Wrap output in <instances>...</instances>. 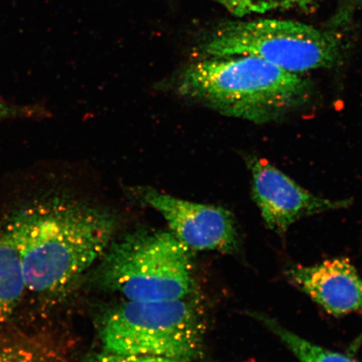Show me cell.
Returning <instances> with one entry per match:
<instances>
[{
  "label": "cell",
  "instance_id": "cell-1",
  "mask_svg": "<svg viewBox=\"0 0 362 362\" xmlns=\"http://www.w3.org/2000/svg\"><path fill=\"white\" fill-rule=\"evenodd\" d=\"M115 224L100 208L54 197L13 214L1 229L19 257L26 292L45 296L66 288L105 255Z\"/></svg>",
  "mask_w": 362,
  "mask_h": 362
},
{
  "label": "cell",
  "instance_id": "cell-2",
  "mask_svg": "<svg viewBox=\"0 0 362 362\" xmlns=\"http://www.w3.org/2000/svg\"><path fill=\"white\" fill-rule=\"evenodd\" d=\"M175 88L188 100L259 124L298 110L313 93L304 76L253 56L206 57L194 62L180 75Z\"/></svg>",
  "mask_w": 362,
  "mask_h": 362
},
{
  "label": "cell",
  "instance_id": "cell-3",
  "mask_svg": "<svg viewBox=\"0 0 362 362\" xmlns=\"http://www.w3.org/2000/svg\"><path fill=\"white\" fill-rule=\"evenodd\" d=\"M189 250L170 232L128 235L110 247L103 281L129 301L183 300L192 284Z\"/></svg>",
  "mask_w": 362,
  "mask_h": 362
},
{
  "label": "cell",
  "instance_id": "cell-4",
  "mask_svg": "<svg viewBox=\"0 0 362 362\" xmlns=\"http://www.w3.org/2000/svg\"><path fill=\"white\" fill-rule=\"evenodd\" d=\"M206 57L253 56L300 74L336 66L342 45L332 34L304 23L257 19L226 24L203 47Z\"/></svg>",
  "mask_w": 362,
  "mask_h": 362
},
{
  "label": "cell",
  "instance_id": "cell-5",
  "mask_svg": "<svg viewBox=\"0 0 362 362\" xmlns=\"http://www.w3.org/2000/svg\"><path fill=\"white\" fill-rule=\"evenodd\" d=\"M100 337L106 352L188 360L201 345L202 325L184 298L129 300L107 315Z\"/></svg>",
  "mask_w": 362,
  "mask_h": 362
},
{
  "label": "cell",
  "instance_id": "cell-6",
  "mask_svg": "<svg viewBox=\"0 0 362 362\" xmlns=\"http://www.w3.org/2000/svg\"><path fill=\"white\" fill-rule=\"evenodd\" d=\"M136 194L163 216L170 233L189 249L238 251L236 223L225 208L184 200L151 187L139 188Z\"/></svg>",
  "mask_w": 362,
  "mask_h": 362
},
{
  "label": "cell",
  "instance_id": "cell-7",
  "mask_svg": "<svg viewBox=\"0 0 362 362\" xmlns=\"http://www.w3.org/2000/svg\"><path fill=\"white\" fill-rule=\"evenodd\" d=\"M252 177V197L262 219L274 232L283 234L305 217L343 209L349 199L332 200L317 196L301 187L264 158L248 156Z\"/></svg>",
  "mask_w": 362,
  "mask_h": 362
},
{
  "label": "cell",
  "instance_id": "cell-8",
  "mask_svg": "<svg viewBox=\"0 0 362 362\" xmlns=\"http://www.w3.org/2000/svg\"><path fill=\"white\" fill-rule=\"evenodd\" d=\"M289 280L328 313H362V279L349 259H334L314 266H296Z\"/></svg>",
  "mask_w": 362,
  "mask_h": 362
},
{
  "label": "cell",
  "instance_id": "cell-9",
  "mask_svg": "<svg viewBox=\"0 0 362 362\" xmlns=\"http://www.w3.org/2000/svg\"><path fill=\"white\" fill-rule=\"evenodd\" d=\"M25 293L19 257L0 229V327L15 313Z\"/></svg>",
  "mask_w": 362,
  "mask_h": 362
},
{
  "label": "cell",
  "instance_id": "cell-10",
  "mask_svg": "<svg viewBox=\"0 0 362 362\" xmlns=\"http://www.w3.org/2000/svg\"><path fill=\"white\" fill-rule=\"evenodd\" d=\"M248 315L264 324L270 332L281 339L300 362H357L349 356L325 349L298 337L268 315L257 312H248Z\"/></svg>",
  "mask_w": 362,
  "mask_h": 362
},
{
  "label": "cell",
  "instance_id": "cell-11",
  "mask_svg": "<svg viewBox=\"0 0 362 362\" xmlns=\"http://www.w3.org/2000/svg\"><path fill=\"white\" fill-rule=\"evenodd\" d=\"M235 16L240 18L292 8L307 11L317 0H216Z\"/></svg>",
  "mask_w": 362,
  "mask_h": 362
},
{
  "label": "cell",
  "instance_id": "cell-12",
  "mask_svg": "<svg viewBox=\"0 0 362 362\" xmlns=\"http://www.w3.org/2000/svg\"><path fill=\"white\" fill-rule=\"evenodd\" d=\"M92 362H189L185 359L168 358V357L151 356L119 355L104 352L95 357Z\"/></svg>",
  "mask_w": 362,
  "mask_h": 362
},
{
  "label": "cell",
  "instance_id": "cell-13",
  "mask_svg": "<svg viewBox=\"0 0 362 362\" xmlns=\"http://www.w3.org/2000/svg\"><path fill=\"white\" fill-rule=\"evenodd\" d=\"M11 110L10 108L4 106V104L0 102V119H3L4 117L10 115Z\"/></svg>",
  "mask_w": 362,
  "mask_h": 362
},
{
  "label": "cell",
  "instance_id": "cell-14",
  "mask_svg": "<svg viewBox=\"0 0 362 362\" xmlns=\"http://www.w3.org/2000/svg\"><path fill=\"white\" fill-rule=\"evenodd\" d=\"M349 1L358 2V1H362V0H349Z\"/></svg>",
  "mask_w": 362,
  "mask_h": 362
}]
</instances>
